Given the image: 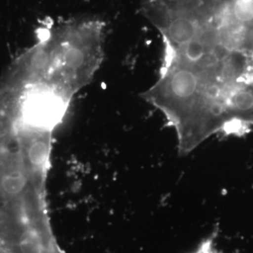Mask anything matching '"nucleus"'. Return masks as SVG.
I'll return each instance as SVG.
<instances>
[{
  "instance_id": "f257e3e1",
  "label": "nucleus",
  "mask_w": 253,
  "mask_h": 253,
  "mask_svg": "<svg viewBox=\"0 0 253 253\" xmlns=\"http://www.w3.org/2000/svg\"><path fill=\"white\" fill-rule=\"evenodd\" d=\"M159 77L143 98L166 119L178 152L214 135L253 132V59L212 31L189 26L163 37Z\"/></svg>"
}]
</instances>
